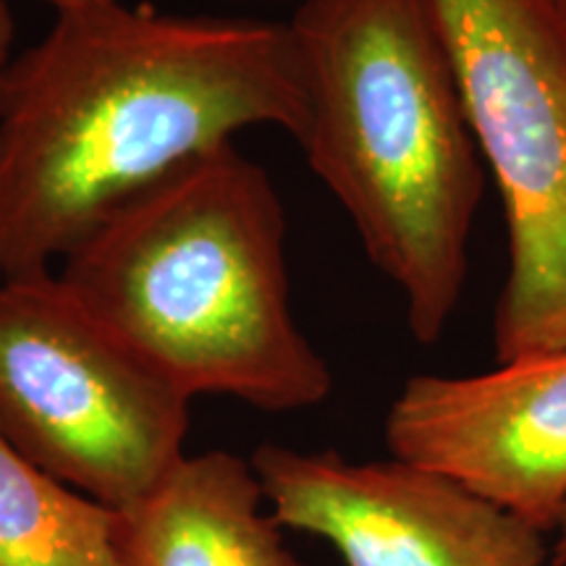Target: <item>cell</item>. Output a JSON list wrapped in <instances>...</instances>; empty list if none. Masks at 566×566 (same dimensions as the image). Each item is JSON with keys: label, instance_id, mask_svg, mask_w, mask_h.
<instances>
[{"label": "cell", "instance_id": "cell-1", "mask_svg": "<svg viewBox=\"0 0 566 566\" xmlns=\"http://www.w3.org/2000/svg\"><path fill=\"white\" fill-rule=\"evenodd\" d=\"M304 124L289 24L122 0L55 13L0 74V268L53 271L105 218L239 132Z\"/></svg>", "mask_w": 566, "mask_h": 566}, {"label": "cell", "instance_id": "cell-2", "mask_svg": "<svg viewBox=\"0 0 566 566\" xmlns=\"http://www.w3.org/2000/svg\"><path fill=\"white\" fill-rule=\"evenodd\" d=\"M108 334L187 396L283 415L334 375L292 310L286 216L263 166L218 147L145 189L55 268Z\"/></svg>", "mask_w": 566, "mask_h": 566}, {"label": "cell", "instance_id": "cell-3", "mask_svg": "<svg viewBox=\"0 0 566 566\" xmlns=\"http://www.w3.org/2000/svg\"><path fill=\"white\" fill-rule=\"evenodd\" d=\"M296 142L405 296L420 344L462 302L485 163L430 0H302Z\"/></svg>", "mask_w": 566, "mask_h": 566}, {"label": "cell", "instance_id": "cell-4", "mask_svg": "<svg viewBox=\"0 0 566 566\" xmlns=\"http://www.w3.org/2000/svg\"><path fill=\"white\" fill-rule=\"evenodd\" d=\"M189 401L108 334L55 268L0 275V436L27 462L126 512L187 457Z\"/></svg>", "mask_w": 566, "mask_h": 566}, {"label": "cell", "instance_id": "cell-5", "mask_svg": "<svg viewBox=\"0 0 566 566\" xmlns=\"http://www.w3.org/2000/svg\"><path fill=\"white\" fill-rule=\"evenodd\" d=\"M480 155L504 202L499 363L533 357L566 283V9L556 0H430Z\"/></svg>", "mask_w": 566, "mask_h": 566}, {"label": "cell", "instance_id": "cell-6", "mask_svg": "<svg viewBox=\"0 0 566 566\" xmlns=\"http://www.w3.org/2000/svg\"><path fill=\"white\" fill-rule=\"evenodd\" d=\"M281 527L328 541L346 566H543L541 530L459 480L405 459L263 443L252 454Z\"/></svg>", "mask_w": 566, "mask_h": 566}, {"label": "cell", "instance_id": "cell-7", "mask_svg": "<svg viewBox=\"0 0 566 566\" xmlns=\"http://www.w3.org/2000/svg\"><path fill=\"white\" fill-rule=\"evenodd\" d=\"M386 443L551 533L566 506V352L415 375L388 409Z\"/></svg>", "mask_w": 566, "mask_h": 566}, {"label": "cell", "instance_id": "cell-8", "mask_svg": "<svg viewBox=\"0 0 566 566\" xmlns=\"http://www.w3.org/2000/svg\"><path fill=\"white\" fill-rule=\"evenodd\" d=\"M250 459L231 451L184 457L137 506L116 512L124 566H302L260 506Z\"/></svg>", "mask_w": 566, "mask_h": 566}, {"label": "cell", "instance_id": "cell-9", "mask_svg": "<svg viewBox=\"0 0 566 566\" xmlns=\"http://www.w3.org/2000/svg\"><path fill=\"white\" fill-rule=\"evenodd\" d=\"M0 566H124L116 512L27 462L3 436Z\"/></svg>", "mask_w": 566, "mask_h": 566}, {"label": "cell", "instance_id": "cell-10", "mask_svg": "<svg viewBox=\"0 0 566 566\" xmlns=\"http://www.w3.org/2000/svg\"><path fill=\"white\" fill-rule=\"evenodd\" d=\"M556 352H566V283L533 357H541V354H556Z\"/></svg>", "mask_w": 566, "mask_h": 566}, {"label": "cell", "instance_id": "cell-11", "mask_svg": "<svg viewBox=\"0 0 566 566\" xmlns=\"http://www.w3.org/2000/svg\"><path fill=\"white\" fill-rule=\"evenodd\" d=\"M13 34H17V21H13L11 6L9 0H0V74L13 55ZM0 275H3V268H0Z\"/></svg>", "mask_w": 566, "mask_h": 566}, {"label": "cell", "instance_id": "cell-12", "mask_svg": "<svg viewBox=\"0 0 566 566\" xmlns=\"http://www.w3.org/2000/svg\"><path fill=\"white\" fill-rule=\"evenodd\" d=\"M48 3L55 13H76V11H92L103 9V6L116 3V0H42Z\"/></svg>", "mask_w": 566, "mask_h": 566}, {"label": "cell", "instance_id": "cell-13", "mask_svg": "<svg viewBox=\"0 0 566 566\" xmlns=\"http://www.w3.org/2000/svg\"><path fill=\"white\" fill-rule=\"evenodd\" d=\"M551 566H566V506L556 522V543L551 548Z\"/></svg>", "mask_w": 566, "mask_h": 566}, {"label": "cell", "instance_id": "cell-14", "mask_svg": "<svg viewBox=\"0 0 566 566\" xmlns=\"http://www.w3.org/2000/svg\"><path fill=\"white\" fill-rule=\"evenodd\" d=\"M237 3H279V0H237Z\"/></svg>", "mask_w": 566, "mask_h": 566}, {"label": "cell", "instance_id": "cell-15", "mask_svg": "<svg viewBox=\"0 0 566 566\" xmlns=\"http://www.w3.org/2000/svg\"><path fill=\"white\" fill-rule=\"evenodd\" d=\"M556 3H562V6H564V9H566V0H556Z\"/></svg>", "mask_w": 566, "mask_h": 566}]
</instances>
